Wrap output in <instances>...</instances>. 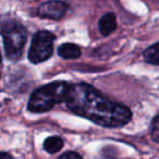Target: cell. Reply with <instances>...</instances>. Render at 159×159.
I'll use <instances>...</instances> for the list:
<instances>
[{
	"instance_id": "obj_1",
	"label": "cell",
	"mask_w": 159,
	"mask_h": 159,
	"mask_svg": "<svg viewBox=\"0 0 159 159\" xmlns=\"http://www.w3.org/2000/svg\"><path fill=\"white\" fill-rule=\"evenodd\" d=\"M64 102L73 113L105 128H121L132 119L128 107L109 100L86 83L70 84Z\"/></svg>"
},
{
	"instance_id": "obj_2",
	"label": "cell",
	"mask_w": 159,
	"mask_h": 159,
	"mask_svg": "<svg viewBox=\"0 0 159 159\" xmlns=\"http://www.w3.org/2000/svg\"><path fill=\"white\" fill-rule=\"evenodd\" d=\"M69 86L66 82H53L37 89L29 100V110L34 113L47 112L57 104L64 102Z\"/></svg>"
},
{
	"instance_id": "obj_3",
	"label": "cell",
	"mask_w": 159,
	"mask_h": 159,
	"mask_svg": "<svg viewBox=\"0 0 159 159\" xmlns=\"http://www.w3.org/2000/svg\"><path fill=\"white\" fill-rule=\"evenodd\" d=\"M0 33L5 44L6 56L10 60H19L22 57L26 43V30L16 20H6L1 23Z\"/></svg>"
},
{
	"instance_id": "obj_4",
	"label": "cell",
	"mask_w": 159,
	"mask_h": 159,
	"mask_svg": "<svg viewBox=\"0 0 159 159\" xmlns=\"http://www.w3.org/2000/svg\"><path fill=\"white\" fill-rule=\"evenodd\" d=\"M55 35L50 32L40 31L34 35L29 51V60L32 63H40L52 56Z\"/></svg>"
},
{
	"instance_id": "obj_5",
	"label": "cell",
	"mask_w": 159,
	"mask_h": 159,
	"mask_svg": "<svg viewBox=\"0 0 159 159\" xmlns=\"http://www.w3.org/2000/svg\"><path fill=\"white\" fill-rule=\"evenodd\" d=\"M66 11H68V5L66 2L59 0H52L42 3L38 8L37 13L42 18L59 20L66 13Z\"/></svg>"
},
{
	"instance_id": "obj_6",
	"label": "cell",
	"mask_w": 159,
	"mask_h": 159,
	"mask_svg": "<svg viewBox=\"0 0 159 159\" xmlns=\"http://www.w3.org/2000/svg\"><path fill=\"white\" fill-rule=\"evenodd\" d=\"M99 26V31L102 33V35L108 36L110 35L112 32H115V30L117 29V20H116V16L111 12L105 14L102 16V19L99 20L98 23Z\"/></svg>"
},
{
	"instance_id": "obj_7",
	"label": "cell",
	"mask_w": 159,
	"mask_h": 159,
	"mask_svg": "<svg viewBox=\"0 0 159 159\" xmlns=\"http://www.w3.org/2000/svg\"><path fill=\"white\" fill-rule=\"evenodd\" d=\"M58 55L63 59H77L81 56V49L75 44L66 43L58 48Z\"/></svg>"
},
{
	"instance_id": "obj_8",
	"label": "cell",
	"mask_w": 159,
	"mask_h": 159,
	"mask_svg": "<svg viewBox=\"0 0 159 159\" xmlns=\"http://www.w3.org/2000/svg\"><path fill=\"white\" fill-rule=\"evenodd\" d=\"M143 57L147 63L159 66V42L146 48L143 52Z\"/></svg>"
},
{
	"instance_id": "obj_9",
	"label": "cell",
	"mask_w": 159,
	"mask_h": 159,
	"mask_svg": "<svg viewBox=\"0 0 159 159\" xmlns=\"http://www.w3.org/2000/svg\"><path fill=\"white\" fill-rule=\"evenodd\" d=\"M63 147V139L59 136L47 137L44 142V148L49 154H56Z\"/></svg>"
},
{
	"instance_id": "obj_10",
	"label": "cell",
	"mask_w": 159,
	"mask_h": 159,
	"mask_svg": "<svg viewBox=\"0 0 159 159\" xmlns=\"http://www.w3.org/2000/svg\"><path fill=\"white\" fill-rule=\"evenodd\" d=\"M150 137L152 141H159V115L154 117V119L150 122Z\"/></svg>"
},
{
	"instance_id": "obj_11",
	"label": "cell",
	"mask_w": 159,
	"mask_h": 159,
	"mask_svg": "<svg viewBox=\"0 0 159 159\" xmlns=\"http://www.w3.org/2000/svg\"><path fill=\"white\" fill-rule=\"evenodd\" d=\"M58 159H83V158L81 157V155H79L77 152H64V154H62Z\"/></svg>"
},
{
	"instance_id": "obj_12",
	"label": "cell",
	"mask_w": 159,
	"mask_h": 159,
	"mask_svg": "<svg viewBox=\"0 0 159 159\" xmlns=\"http://www.w3.org/2000/svg\"><path fill=\"white\" fill-rule=\"evenodd\" d=\"M0 159H13V158H12V156L10 154L0 152Z\"/></svg>"
},
{
	"instance_id": "obj_13",
	"label": "cell",
	"mask_w": 159,
	"mask_h": 159,
	"mask_svg": "<svg viewBox=\"0 0 159 159\" xmlns=\"http://www.w3.org/2000/svg\"><path fill=\"white\" fill-rule=\"evenodd\" d=\"M0 69H1V55H0Z\"/></svg>"
}]
</instances>
